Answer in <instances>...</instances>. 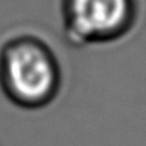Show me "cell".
<instances>
[{
  "label": "cell",
  "instance_id": "6da1fadb",
  "mask_svg": "<svg viewBox=\"0 0 146 146\" xmlns=\"http://www.w3.org/2000/svg\"><path fill=\"white\" fill-rule=\"evenodd\" d=\"M62 83L57 54L35 35H19L0 50V87L7 99L26 110L43 108Z\"/></svg>",
  "mask_w": 146,
  "mask_h": 146
},
{
  "label": "cell",
  "instance_id": "7a4b0ae2",
  "mask_svg": "<svg viewBox=\"0 0 146 146\" xmlns=\"http://www.w3.org/2000/svg\"><path fill=\"white\" fill-rule=\"evenodd\" d=\"M137 15V0H61L64 35L73 47L120 39L133 29Z\"/></svg>",
  "mask_w": 146,
  "mask_h": 146
}]
</instances>
